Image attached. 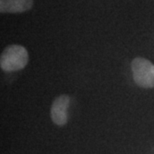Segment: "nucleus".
<instances>
[{"mask_svg": "<svg viewBox=\"0 0 154 154\" xmlns=\"http://www.w3.org/2000/svg\"><path fill=\"white\" fill-rule=\"evenodd\" d=\"M28 51L22 45L12 44L2 51L0 56V67L3 71L14 72L21 70L28 64Z\"/></svg>", "mask_w": 154, "mask_h": 154, "instance_id": "obj_1", "label": "nucleus"}, {"mask_svg": "<svg viewBox=\"0 0 154 154\" xmlns=\"http://www.w3.org/2000/svg\"><path fill=\"white\" fill-rule=\"evenodd\" d=\"M134 82L142 88L154 87V64L146 58L136 57L131 62Z\"/></svg>", "mask_w": 154, "mask_h": 154, "instance_id": "obj_2", "label": "nucleus"}, {"mask_svg": "<svg viewBox=\"0 0 154 154\" xmlns=\"http://www.w3.org/2000/svg\"><path fill=\"white\" fill-rule=\"evenodd\" d=\"M70 98L68 95L62 94L53 100L50 107V117L54 124L57 126L65 125L68 121V109Z\"/></svg>", "mask_w": 154, "mask_h": 154, "instance_id": "obj_3", "label": "nucleus"}, {"mask_svg": "<svg viewBox=\"0 0 154 154\" xmlns=\"http://www.w3.org/2000/svg\"><path fill=\"white\" fill-rule=\"evenodd\" d=\"M34 5V0H0L1 13H22L29 11Z\"/></svg>", "mask_w": 154, "mask_h": 154, "instance_id": "obj_4", "label": "nucleus"}, {"mask_svg": "<svg viewBox=\"0 0 154 154\" xmlns=\"http://www.w3.org/2000/svg\"><path fill=\"white\" fill-rule=\"evenodd\" d=\"M151 154H154V146L152 147V149H151Z\"/></svg>", "mask_w": 154, "mask_h": 154, "instance_id": "obj_5", "label": "nucleus"}]
</instances>
